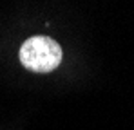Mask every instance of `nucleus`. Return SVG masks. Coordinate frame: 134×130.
<instances>
[{
    "mask_svg": "<svg viewBox=\"0 0 134 130\" xmlns=\"http://www.w3.org/2000/svg\"><path fill=\"white\" fill-rule=\"evenodd\" d=\"M20 62L33 72H51L62 62V47L49 36H31L20 47Z\"/></svg>",
    "mask_w": 134,
    "mask_h": 130,
    "instance_id": "obj_1",
    "label": "nucleus"
}]
</instances>
